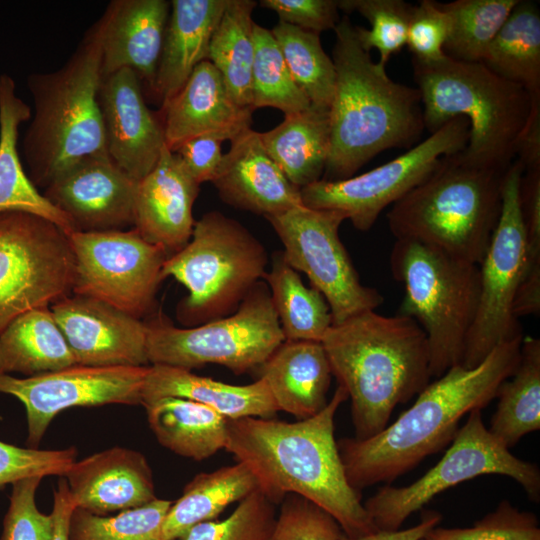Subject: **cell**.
Masks as SVG:
<instances>
[{"label": "cell", "instance_id": "6da1fadb", "mask_svg": "<svg viewBox=\"0 0 540 540\" xmlns=\"http://www.w3.org/2000/svg\"><path fill=\"white\" fill-rule=\"evenodd\" d=\"M347 399L338 385L327 405L307 419H228L225 449L249 467L273 504L301 496L330 514L346 536L361 537L378 529L348 482L334 437L335 414Z\"/></svg>", "mask_w": 540, "mask_h": 540}, {"label": "cell", "instance_id": "7a4b0ae2", "mask_svg": "<svg viewBox=\"0 0 540 540\" xmlns=\"http://www.w3.org/2000/svg\"><path fill=\"white\" fill-rule=\"evenodd\" d=\"M523 336L496 346L476 367L461 364L429 383L415 403L381 432L337 442L349 484L356 491L393 481L452 441L460 420L483 409L515 372Z\"/></svg>", "mask_w": 540, "mask_h": 540}, {"label": "cell", "instance_id": "3957f363", "mask_svg": "<svg viewBox=\"0 0 540 540\" xmlns=\"http://www.w3.org/2000/svg\"><path fill=\"white\" fill-rule=\"evenodd\" d=\"M332 60L336 81L329 108L330 153L324 180L350 178L379 153L411 148L425 129L417 88L393 81L360 45L355 25L340 18Z\"/></svg>", "mask_w": 540, "mask_h": 540}, {"label": "cell", "instance_id": "277c9868", "mask_svg": "<svg viewBox=\"0 0 540 540\" xmlns=\"http://www.w3.org/2000/svg\"><path fill=\"white\" fill-rule=\"evenodd\" d=\"M321 342L351 400L356 439L381 432L394 408L429 384L428 340L411 317L364 311L333 324Z\"/></svg>", "mask_w": 540, "mask_h": 540}, {"label": "cell", "instance_id": "5b68a950", "mask_svg": "<svg viewBox=\"0 0 540 540\" xmlns=\"http://www.w3.org/2000/svg\"><path fill=\"white\" fill-rule=\"evenodd\" d=\"M105 24L103 13L60 68L27 77L34 115L22 148L34 185L46 188L85 157L109 156L98 99Z\"/></svg>", "mask_w": 540, "mask_h": 540}, {"label": "cell", "instance_id": "8992f818", "mask_svg": "<svg viewBox=\"0 0 540 540\" xmlns=\"http://www.w3.org/2000/svg\"><path fill=\"white\" fill-rule=\"evenodd\" d=\"M421 95L425 129L430 134L449 120L464 117L469 124V163L506 171L516 156L533 99L521 85L491 71L483 62H463L445 56L423 63L412 59Z\"/></svg>", "mask_w": 540, "mask_h": 540}, {"label": "cell", "instance_id": "52a82bcc", "mask_svg": "<svg viewBox=\"0 0 540 540\" xmlns=\"http://www.w3.org/2000/svg\"><path fill=\"white\" fill-rule=\"evenodd\" d=\"M505 172L473 165L460 152L444 156L392 205L391 233L479 265L499 220Z\"/></svg>", "mask_w": 540, "mask_h": 540}, {"label": "cell", "instance_id": "ba28073f", "mask_svg": "<svg viewBox=\"0 0 540 540\" xmlns=\"http://www.w3.org/2000/svg\"><path fill=\"white\" fill-rule=\"evenodd\" d=\"M390 268L405 289L398 314L411 317L425 332L430 374L439 378L461 364L478 306L479 265L424 243L396 239Z\"/></svg>", "mask_w": 540, "mask_h": 540}, {"label": "cell", "instance_id": "9c48e42d", "mask_svg": "<svg viewBox=\"0 0 540 540\" xmlns=\"http://www.w3.org/2000/svg\"><path fill=\"white\" fill-rule=\"evenodd\" d=\"M267 262L263 244L246 227L210 211L195 222L189 242L167 258L162 279L173 277L187 289L177 316L194 327L235 312L264 278Z\"/></svg>", "mask_w": 540, "mask_h": 540}, {"label": "cell", "instance_id": "30bf717a", "mask_svg": "<svg viewBox=\"0 0 540 540\" xmlns=\"http://www.w3.org/2000/svg\"><path fill=\"white\" fill-rule=\"evenodd\" d=\"M145 325L148 362L187 370L212 363L240 375L260 367L285 341L269 288L261 281L226 317L178 328L157 315Z\"/></svg>", "mask_w": 540, "mask_h": 540}, {"label": "cell", "instance_id": "8fae6325", "mask_svg": "<svg viewBox=\"0 0 540 540\" xmlns=\"http://www.w3.org/2000/svg\"><path fill=\"white\" fill-rule=\"evenodd\" d=\"M481 409L469 413L442 459L404 487L385 486L363 505L378 530H398L403 522L437 494L481 475L497 474L517 481L534 502L540 500V470L515 457L485 426Z\"/></svg>", "mask_w": 540, "mask_h": 540}, {"label": "cell", "instance_id": "7c38bea8", "mask_svg": "<svg viewBox=\"0 0 540 540\" xmlns=\"http://www.w3.org/2000/svg\"><path fill=\"white\" fill-rule=\"evenodd\" d=\"M74 275L61 228L31 213L0 212V333L21 314L69 296Z\"/></svg>", "mask_w": 540, "mask_h": 540}, {"label": "cell", "instance_id": "4fadbf2b", "mask_svg": "<svg viewBox=\"0 0 540 540\" xmlns=\"http://www.w3.org/2000/svg\"><path fill=\"white\" fill-rule=\"evenodd\" d=\"M524 166L518 159L505 172L502 206L487 251L479 264L480 293L461 365L474 368L499 344L523 336L514 303L525 261V232L520 206Z\"/></svg>", "mask_w": 540, "mask_h": 540}, {"label": "cell", "instance_id": "5bb4252c", "mask_svg": "<svg viewBox=\"0 0 540 540\" xmlns=\"http://www.w3.org/2000/svg\"><path fill=\"white\" fill-rule=\"evenodd\" d=\"M468 138V121L453 118L405 153L368 172L343 180L320 179L301 188L302 203L339 211L357 230L368 231L386 207L420 184L444 156L462 151Z\"/></svg>", "mask_w": 540, "mask_h": 540}, {"label": "cell", "instance_id": "9a60e30c", "mask_svg": "<svg viewBox=\"0 0 540 540\" xmlns=\"http://www.w3.org/2000/svg\"><path fill=\"white\" fill-rule=\"evenodd\" d=\"M266 219L283 244L284 260L305 273L326 299L332 325L383 303L376 289L361 283L340 240L339 227L347 220L343 213L302 205Z\"/></svg>", "mask_w": 540, "mask_h": 540}, {"label": "cell", "instance_id": "2e32d148", "mask_svg": "<svg viewBox=\"0 0 540 540\" xmlns=\"http://www.w3.org/2000/svg\"><path fill=\"white\" fill-rule=\"evenodd\" d=\"M75 258L72 292L140 319L148 314L169 257L133 228L68 235Z\"/></svg>", "mask_w": 540, "mask_h": 540}, {"label": "cell", "instance_id": "e0dca14e", "mask_svg": "<svg viewBox=\"0 0 540 540\" xmlns=\"http://www.w3.org/2000/svg\"><path fill=\"white\" fill-rule=\"evenodd\" d=\"M148 366L74 365L25 378L0 374V392L19 399L26 410L27 444L39 445L52 419L71 407L141 404Z\"/></svg>", "mask_w": 540, "mask_h": 540}, {"label": "cell", "instance_id": "ac0fdd59", "mask_svg": "<svg viewBox=\"0 0 540 540\" xmlns=\"http://www.w3.org/2000/svg\"><path fill=\"white\" fill-rule=\"evenodd\" d=\"M77 365L140 367L148 362L146 325L102 301L75 295L50 306Z\"/></svg>", "mask_w": 540, "mask_h": 540}, {"label": "cell", "instance_id": "d6986e66", "mask_svg": "<svg viewBox=\"0 0 540 540\" xmlns=\"http://www.w3.org/2000/svg\"><path fill=\"white\" fill-rule=\"evenodd\" d=\"M137 184L109 156H88L48 185L44 196L76 231L121 230L134 225Z\"/></svg>", "mask_w": 540, "mask_h": 540}, {"label": "cell", "instance_id": "ffe728a7", "mask_svg": "<svg viewBox=\"0 0 540 540\" xmlns=\"http://www.w3.org/2000/svg\"><path fill=\"white\" fill-rule=\"evenodd\" d=\"M98 99L109 157L140 181L166 146L161 118L147 107L140 79L130 68L102 78Z\"/></svg>", "mask_w": 540, "mask_h": 540}, {"label": "cell", "instance_id": "44dd1931", "mask_svg": "<svg viewBox=\"0 0 540 540\" xmlns=\"http://www.w3.org/2000/svg\"><path fill=\"white\" fill-rule=\"evenodd\" d=\"M253 112L233 99L219 71L205 60L162 105L165 145L174 152L185 141L202 135L231 141L251 128Z\"/></svg>", "mask_w": 540, "mask_h": 540}, {"label": "cell", "instance_id": "7402d4cb", "mask_svg": "<svg viewBox=\"0 0 540 540\" xmlns=\"http://www.w3.org/2000/svg\"><path fill=\"white\" fill-rule=\"evenodd\" d=\"M199 190L179 156L165 146L155 167L138 181L134 228L169 256L180 251L193 233L192 209Z\"/></svg>", "mask_w": 540, "mask_h": 540}, {"label": "cell", "instance_id": "603a6c76", "mask_svg": "<svg viewBox=\"0 0 540 540\" xmlns=\"http://www.w3.org/2000/svg\"><path fill=\"white\" fill-rule=\"evenodd\" d=\"M230 142L212 181L221 200L265 218L304 205L300 189L268 155L259 132L250 128Z\"/></svg>", "mask_w": 540, "mask_h": 540}, {"label": "cell", "instance_id": "cb8c5ba5", "mask_svg": "<svg viewBox=\"0 0 540 540\" xmlns=\"http://www.w3.org/2000/svg\"><path fill=\"white\" fill-rule=\"evenodd\" d=\"M63 477L76 507L99 516L157 498L146 458L128 448L113 447L75 461Z\"/></svg>", "mask_w": 540, "mask_h": 540}, {"label": "cell", "instance_id": "d4e9b609", "mask_svg": "<svg viewBox=\"0 0 540 540\" xmlns=\"http://www.w3.org/2000/svg\"><path fill=\"white\" fill-rule=\"evenodd\" d=\"M166 0H113L105 11L102 41V78L123 68L154 83L170 14Z\"/></svg>", "mask_w": 540, "mask_h": 540}, {"label": "cell", "instance_id": "484cf974", "mask_svg": "<svg viewBox=\"0 0 540 540\" xmlns=\"http://www.w3.org/2000/svg\"><path fill=\"white\" fill-rule=\"evenodd\" d=\"M227 0H172L151 92L163 105L208 60L212 34Z\"/></svg>", "mask_w": 540, "mask_h": 540}, {"label": "cell", "instance_id": "4316f807", "mask_svg": "<svg viewBox=\"0 0 540 540\" xmlns=\"http://www.w3.org/2000/svg\"><path fill=\"white\" fill-rule=\"evenodd\" d=\"M331 366L321 341H283L260 366L278 411L307 419L328 403Z\"/></svg>", "mask_w": 540, "mask_h": 540}, {"label": "cell", "instance_id": "83f0119b", "mask_svg": "<svg viewBox=\"0 0 540 540\" xmlns=\"http://www.w3.org/2000/svg\"><path fill=\"white\" fill-rule=\"evenodd\" d=\"M167 397L203 404L227 419L269 418L278 411L261 378L247 385H232L183 368L162 364L148 366L141 391V405L145 407Z\"/></svg>", "mask_w": 540, "mask_h": 540}, {"label": "cell", "instance_id": "f1b7e54d", "mask_svg": "<svg viewBox=\"0 0 540 540\" xmlns=\"http://www.w3.org/2000/svg\"><path fill=\"white\" fill-rule=\"evenodd\" d=\"M32 117L31 108L16 94L14 79L0 75V212L22 211L45 218L67 235L75 232L71 219L55 207L25 172L18 152L20 125Z\"/></svg>", "mask_w": 540, "mask_h": 540}, {"label": "cell", "instance_id": "f546056e", "mask_svg": "<svg viewBox=\"0 0 540 540\" xmlns=\"http://www.w3.org/2000/svg\"><path fill=\"white\" fill-rule=\"evenodd\" d=\"M259 134L268 155L296 187L321 179L331 145L329 108L311 104Z\"/></svg>", "mask_w": 540, "mask_h": 540}, {"label": "cell", "instance_id": "4dcf8cb0", "mask_svg": "<svg viewBox=\"0 0 540 540\" xmlns=\"http://www.w3.org/2000/svg\"><path fill=\"white\" fill-rule=\"evenodd\" d=\"M145 409L158 442L180 456L200 461L226 447L228 419L203 404L167 397Z\"/></svg>", "mask_w": 540, "mask_h": 540}, {"label": "cell", "instance_id": "1f68e13d", "mask_svg": "<svg viewBox=\"0 0 540 540\" xmlns=\"http://www.w3.org/2000/svg\"><path fill=\"white\" fill-rule=\"evenodd\" d=\"M77 365L50 307L25 312L0 333V374L33 376Z\"/></svg>", "mask_w": 540, "mask_h": 540}, {"label": "cell", "instance_id": "d6a6232c", "mask_svg": "<svg viewBox=\"0 0 540 540\" xmlns=\"http://www.w3.org/2000/svg\"><path fill=\"white\" fill-rule=\"evenodd\" d=\"M257 490V478L242 462L197 474L168 509L161 526L162 540H176L196 524L215 520L228 505Z\"/></svg>", "mask_w": 540, "mask_h": 540}, {"label": "cell", "instance_id": "836d02e7", "mask_svg": "<svg viewBox=\"0 0 540 540\" xmlns=\"http://www.w3.org/2000/svg\"><path fill=\"white\" fill-rule=\"evenodd\" d=\"M482 62L531 96L540 95V11L535 2L518 0Z\"/></svg>", "mask_w": 540, "mask_h": 540}, {"label": "cell", "instance_id": "e575fe53", "mask_svg": "<svg viewBox=\"0 0 540 540\" xmlns=\"http://www.w3.org/2000/svg\"><path fill=\"white\" fill-rule=\"evenodd\" d=\"M489 432L506 448L540 429V340L523 337L519 364L498 389Z\"/></svg>", "mask_w": 540, "mask_h": 540}, {"label": "cell", "instance_id": "d590c367", "mask_svg": "<svg viewBox=\"0 0 540 540\" xmlns=\"http://www.w3.org/2000/svg\"><path fill=\"white\" fill-rule=\"evenodd\" d=\"M264 278L285 340L321 341L332 326L324 296L303 283L282 252L274 254L271 270Z\"/></svg>", "mask_w": 540, "mask_h": 540}, {"label": "cell", "instance_id": "8d00e7d4", "mask_svg": "<svg viewBox=\"0 0 540 540\" xmlns=\"http://www.w3.org/2000/svg\"><path fill=\"white\" fill-rule=\"evenodd\" d=\"M253 0H227L212 34L208 60L221 74L233 99L251 108V72L254 59Z\"/></svg>", "mask_w": 540, "mask_h": 540}, {"label": "cell", "instance_id": "74e56055", "mask_svg": "<svg viewBox=\"0 0 540 540\" xmlns=\"http://www.w3.org/2000/svg\"><path fill=\"white\" fill-rule=\"evenodd\" d=\"M518 0H456L440 3L450 29L446 56L463 62H482L490 44Z\"/></svg>", "mask_w": 540, "mask_h": 540}, {"label": "cell", "instance_id": "f35d334b", "mask_svg": "<svg viewBox=\"0 0 540 540\" xmlns=\"http://www.w3.org/2000/svg\"><path fill=\"white\" fill-rule=\"evenodd\" d=\"M271 32L291 76L310 103L330 108L336 72L332 58L322 47L320 34L280 21Z\"/></svg>", "mask_w": 540, "mask_h": 540}, {"label": "cell", "instance_id": "ab89813d", "mask_svg": "<svg viewBox=\"0 0 540 540\" xmlns=\"http://www.w3.org/2000/svg\"><path fill=\"white\" fill-rule=\"evenodd\" d=\"M253 38L251 108L271 107L284 115L307 109L311 103L291 76L271 30L254 23Z\"/></svg>", "mask_w": 540, "mask_h": 540}, {"label": "cell", "instance_id": "60d3db41", "mask_svg": "<svg viewBox=\"0 0 540 540\" xmlns=\"http://www.w3.org/2000/svg\"><path fill=\"white\" fill-rule=\"evenodd\" d=\"M171 504L156 498L109 517L76 507L69 521V540H162L161 526Z\"/></svg>", "mask_w": 540, "mask_h": 540}, {"label": "cell", "instance_id": "b9f144b4", "mask_svg": "<svg viewBox=\"0 0 540 540\" xmlns=\"http://www.w3.org/2000/svg\"><path fill=\"white\" fill-rule=\"evenodd\" d=\"M339 11L357 12L370 23V29L355 26L362 48L379 52L378 63L386 66L390 57L405 45L413 5L403 0H337Z\"/></svg>", "mask_w": 540, "mask_h": 540}, {"label": "cell", "instance_id": "7bdbcfd3", "mask_svg": "<svg viewBox=\"0 0 540 540\" xmlns=\"http://www.w3.org/2000/svg\"><path fill=\"white\" fill-rule=\"evenodd\" d=\"M275 521V504L257 490L227 518L196 524L176 540H270Z\"/></svg>", "mask_w": 540, "mask_h": 540}, {"label": "cell", "instance_id": "ee69618b", "mask_svg": "<svg viewBox=\"0 0 540 540\" xmlns=\"http://www.w3.org/2000/svg\"><path fill=\"white\" fill-rule=\"evenodd\" d=\"M425 540H540V527L535 514L520 511L509 501L498 506L468 528L435 527Z\"/></svg>", "mask_w": 540, "mask_h": 540}, {"label": "cell", "instance_id": "f6af8a7d", "mask_svg": "<svg viewBox=\"0 0 540 540\" xmlns=\"http://www.w3.org/2000/svg\"><path fill=\"white\" fill-rule=\"evenodd\" d=\"M270 540H339L337 521L313 502L294 494L281 502Z\"/></svg>", "mask_w": 540, "mask_h": 540}, {"label": "cell", "instance_id": "bcb514c9", "mask_svg": "<svg viewBox=\"0 0 540 540\" xmlns=\"http://www.w3.org/2000/svg\"><path fill=\"white\" fill-rule=\"evenodd\" d=\"M42 478L32 476L12 483L0 540H52L53 516L40 512L35 502Z\"/></svg>", "mask_w": 540, "mask_h": 540}, {"label": "cell", "instance_id": "7dc6e473", "mask_svg": "<svg viewBox=\"0 0 540 540\" xmlns=\"http://www.w3.org/2000/svg\"><path fill=\"white\" fill-rule=\"evenodd\" d=\"M77 450L22 448L0 441V486L32 476L63 477L75 462Z\"/></svg>", "mask_w": 540, "mask_h": 540}, {"label": "cell", "instance_id": "c3c4849f", "mask_svg": "<svg viewBox=\"0 0 540 540\" xmlns=\"http://www.w3.org/2000/svg\"><path fill=\"white\" fill-rule=\"evenodd\" d=\"M449 29V17L440 2L421 0L413 5L406 39L413 60L432 63L444 58Z\"/></svg>", "mask_w": 540, "mask_h": 540}, {"label": "cell", "instance_id": "681fc988", "mask_svg": "<svg viewBox=\"0 0 540 540\" xmlns=\"http://www.w3.org/2000/svg\"><path fill=\"white\" fill-rule=\"evenodd\" d=\"M274 11L280 22L320 34L334 30L340 21L337 0H261Z\"/></svg>", "mask_w": 540, "mask_h": 540}, {"label": "cell", "instance_id": "f907efd6", "mask_svg": "<svg viewBox=\"0 0 540 540\" xmlns=\"http://www.w3.org/2000/svg\"><path fill=\"white\" fill-rule=\"evenodd\" d=\"M222 142L215 136H197L182 143L174 153L197 183L212 182L223 160Z\"/></svg>", "mask_w": 540, "mask_h": 540}, {"label": "cell", "instance_id": "816d5d0a", "mask_svg": "<svg viewBox=\"0 0 540 540\" xmlns=\"http://www.w3.org/2000/svg\"><path fill=\"white\" fill-rule=\"evenodd\" d=\"M515 159L526 169L540 168V96L533 99L531 112L519 138Z\"/></svg>", "mask_w": 540, "mask_h": 540}, {"label": "cell", "instance_id": "f5cc1de1", "mask_svg": "<svg viewBox=\"0 0 540 540\" xmlns=\"http://www.w3.org/2000/svg\"><path fill=\"white\" fill-rule=\"evenodd\" d=\"M441 518L440 513L426 510L422 512L420 522L411 528L394 531L378 530L361 537H348L342 533L339 540H421L430 530L437 527Z\"/></svg>", "mask_w": 540, "mask_h": 540}, {"label": "cell", "instance_id": "db71d44e", "mask_svg": "<svg viewBox=\"0 0 540 540\" xmlns=\"http://www.w3.org/2000/svg\"><path fill=\"white\" fill-rule=\"evenodd\" d=\"M76 503L71 495L65 477L58 480L54 491L52 516L54 519V533L52 540H69V521Z\"/></svg>", "mask_w": 540, "mask_h": 540}, {"label": "cell", "instance_id": "11a10c76", "mask_svg": "<svg viewBox=\"0 0 540 540\" xmlns=\"http://www.w3.org/2000/svg\"><path fill=\"white\" fill-rule=\"evenodd\" d=\"M421 540H425V539L423 538V539H421Z\"/></svg>", "mask_w": 540, "mask_h": 540}]
</instances>
